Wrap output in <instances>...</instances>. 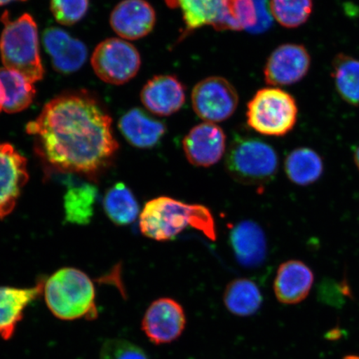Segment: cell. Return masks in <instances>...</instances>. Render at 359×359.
I'll use <instances>...</instances> for the list:
<instances>
[{
    "instance_id": "6da1fadb",
    "label": "cell",
    "mask_w": 359,
    "mask_h": 359,
    "mask_svg": "<svg viewBox=\"0 0 359 359\" xmlns=\"http://www.w3.org/2000/svg\"><path fill=\"white\" fill-rule=\"evenodd\" d=\"M26 131L34 137L38 154L53 168L89 177L110 164L119 147L110 116L87 94L55 97Z\"/></svg>"
},
{
    "instance_id": "7a4b0ae2",
    "label": "cell",
    "mask_w": 359,
    "mask_h": 359,
    "mask_svg": "<svg viewBox=\"0 0 359 359\" xmlns=\"http://www.w3.org/2000/svg\"><path fill=\"white\" fill-rule=\"evenodd\" d=\"M188 227L201 231L210 240L217 239L212 213L204 205L161 196L148 201L140 215L141 231L151 240H172Z\"/></svg>"
},
{
    "instance_id": "3957f363",
    "label": "cell",
    "mask_w": 359,
    "mask_h": 359,
    "mask_svg": "<svg viewBox=\"0 0 359 359\" xmlns=\"http://www.w3.org/2000/svg\"><path fill=\"white\" fill-rule=\"evenodd\" d=\"M43 294L48 309L60 320H95L97 317L95 288L79 269L64 268L53 273L44 284Z\"/></svg>"
},
{
    "instance_id": "277c9868",
    "label": "cell",
    "mask_w": 359,
    "mask_h": 359,
    "mask_svg": "<svg viewBox=\"0 0 359 359\" xmlns=\"http://www.w3.org/2000/svg\"><path fill=\"white\" fill-rule=\"evenodd\" d=\"M0 20L4 25L0 38V55L4 67L18 72L33 83L44 75L39 55L38 29L32 16L25 13L12 21L7 11Z\"/></svg>"
},
{
    "instance_id": "5b68a950",
    "label": "cell",
    "mask_w": 359,
    "mask_h": 359,
    "mask_svg": "<svg viewBox=\"0 0 359 359\" xmlns=\"http://www.w3.org/2000/svg\"><path fill=\"white\" fill-rule=\"evenodd\" d=\"M247 123L262 135L282 137L294 128L298 107L290 93L279 88L259 90L247 107Z\"/></svg>"
},
{
    "instance_id": "8992f818",
    "label": "cell",
    "mask_w": 359,
    "mask_h": 359,
    "mask_svg": "<svg viewBox=\"0 0 359 359\" xmlns=\"http://www.w3.org/2000/svg\"><path fill=\"white\" fill-rule=\"evenodd\" d=\"M278 168L276 151L259 139H236L226 156L227 172L236 181L246 185H262L271 182Z\"/></svg>"
},
{
    "instance_id": "52a82bcc",
    "label": "cell",
    "mask_w": 359,
    "mask_h": 359,
    "mask_svg": "<svg viewBox=\"0 0 359 359\" xmlns=\"http://www.w3.org/2000/svg\"><path fill=\"white\" fill-rule=\"evenodd\" d=\"M241 0H165V4L181 12L185 29L182 38L205 26L217 31H241L238 8Z\"/></svg>"
},
{
    "instance_id": "ba28073f",
    "label": "cell",
    "mask_w": 359,
    "mask_h": 359,
    "mask_svg": "<svg viewBox=\"0 0 359 359\" xmlns=\"http://www.w3.org/2000/svg\"><path fill=\"white\" fill-rule=\"evenodd\" d=\"M93 69L103 82L121 85L128 83L141 67V56L132 43L109 39L97 45L91 58Z\"/></svg>"
},
{
    "instance_id": "9c48e42d",
    "label": "cell",
    "mask_w": 359,
    "mask_h": 359,
    "mask_svg": "<svg viewBox=\"0 0 359 359\" xmlns=\"http://www.w3.org/2000/svg\"><path fill=\"white\" fill-rule=\"evenodd\" d=\"M193 110L208 123H221L235 114L239 103L236 89L222 77H209L197 83L191 93Z\"/></svg>"
},
{
    "instance_id": "30bf717a",
    "label": "cell",
    "mask_w": 359,
    "mask_h": 359,
    "mask_svg": "<svg viewBox=\"0 0 359 359\" xmlns=\"http://www.w3.org/2000/svg\"><path fill=\"white\" fill-rule=\"evenodd\" d=\"M311 58L303 45H280L269 57L264 69L269 86H287L299 82L308 74Z\"/></svg>"
},
{
    "instance_id": "8fae6325",
    "label": "cell",
    "mask_w": 359,
    "mask_h": 359,
    "mask_svg": "<svg viewBox=\"0 0 359 359\" xmlns=\"http://www.w3.org/2000/svg\"><path fill=\"white\" fill-rule=\"evenodd\" d=\"M186 322L181 304L172 299L161 298L147 309L142 327L151 343L164 344L173 342L182 335Z\"/></svg>"
},
{
    "instance_id": "7c38bea8",
    "label": "cell",
    "mask_w": 359,
    "mask_h": 359,
    "mask_svg": "<svg viewBox=\"0 0 359 359\" xmlns=\"http://www.w3.org/2000/svg\"><path fill=\"white\" fill-rule=\"evenodd\" d=\"M29 181L27 159L8 143L0 144V219L10 215Z\"/></svg>"
},
{
    "instance_id": "4fadbf2b",
    "label": "cell",
    "mask_w": 359,
    "mask_h": 359,
    "mask_svg": "<svg viewBox=\"0 0 359 359\" xmlns=\"http://www.w3.org/2000/svg\"><path fill=\"white\" fill-rule=\"evenodd\" d=\"M226 137L217 124L205 122L191 128L182 142L188 161L199 168L217 164L226 151Z\"/></svg>"
},
{
    "instance_id": "5bb4252c",
    "label": "cell",
    "mask_w": 359,
    "mask_h": 359,
    "mask_svg": "<svg viewBox=\"0 0 359 359\" xmlns=\"http://www.w3.org/2000/svg\"><path fill=\"white\" fill-rule=\"evenodd\" d=\"M156 12L146 0H123L112 11L110 22L112 29L121 38L137 40L154 30Z\"/></svg>"
},
{
    "instance_id": "9a60e30c",
    "label": "cell",
    "mask_w": 359,
    "mask_h": 359,
    "mask_svg": "<svg viewBox=\"0 0 359 359\" xmlns=\"http://www.w3.org/2000/svg\"><path fill=\"white\" fill-rule=\"evenodd\" d=\"M141 100L151 114L168 116L182 109L186 102V89L175 76L158 75L142 88Z\"/></svg>"
},
{
    "instance_id": "2e32d148",
    "label": "cell",
    "mask_w": 359,
    "mask_h": 359,
    "mask_svg": "<svg viewBox=\"0 0 359 359\" xmlns=\"http://www.w3.org/2000/svg\"><path fill=\"white\" fill-rule=\"evenodd\" d=\"M43 42L51 57L53 67L58 73H74L86 62L88 49L85 44L72 38L65 30L57 28L45 30Z\"/></svg>"
},
{
    "instance_id": "e0dca14e",
    "label": "cell",
    "mask_w": 359,
    "mask_h": 359,
    "mask_svg": "<svg viewBox=\"0 0 359 359\" xmlns=\"http://www.w3.org/2000/svg\"><path fill=\"white\" fill-rule=\"evenodd\" d=\"M311 269L299 260H289L278 269L273 290L282 304H295L306 299L313 284Z\"/></svg>"
},
{
    "instance_id": "ac0fdd59",
    "label": "cell",
    "mask_w": 359,
    "mask_h": 359,
    "mask_svg": "<svg viewBox=\"0 0 359 359\" xmlns=\"http://www.w3.org/2000/svg\"><path fill=\"white\" fill-rule=\"evenodd\" d=\"M230 242L236 257L242 266L257 268L266 258V238L257 223L244 221L233 227Z\"/></svg>"
},
{
    "instance_id": "d6986e66",
    "label": "cell",
    "mask_w": 359,
    "mask_h": 359,
    "mask_svg": "<svg viewBox=\"0 0 359 359\" xmlns=\"http://www.w3.org/2000/svg\"><path fill=\"white\" fill-rule=\"evenodd\" d=\"M44 283L33 288L19 289L0 286V337L12 338L17 325L24 316L25 309L43 292Z\"/></svg>"
},
{
    "instance_id": "ffe728a7",
    "label": "cell",
    "mask_w": 359,
    "mask_h": 359,
    "mask_svg": "<svg viewBox=\"0 0 359 359\" xmlns=\"http://www.w3.org/2000/svg\"><path fill=\"white\" fill-rule=\"evenodd\" d=\"M118 128L133 147L148 149L159 144L167 128L163 122L152 118L144 111L133 109L120 119Z\"/></svg>"
},
{
    "instance_id": "44dd1931",
    "label": "cell",
    "mask_w": 359,
    "mask_h": 359,
    "mask_svg": "<svg viewBox=\"0 0 359 359\" xmlns=\"http://www.w3.org/2000/svg\"><path fill=\"white\" fill-rule=\"evenodd\" d=\"M32 82L18 72L0 69V107L8 114L24 111L33 102L36 90Z\"/></svg>"
},
{
    "instance_id": "7402d4cb",
    "label": "cell",
    "mask_w": 359,
    "mask_h": 359,
    "mask_svg": "<svg viewBox=\"0 0 359 359\" xmlns=\"http://www.w3.org/2000/svg\"><path fill=\"white\" fill-rule=\"evenodd\" d=\"M285 170L292 182L306 187L321 177L324 172V163L316 151L311 148L300 147L287 156Z\"/></svg>"
},
{
    "instance_id": "603a6c76",
    "label": "cell",
    "mask_w": 359,
    "mask_h": 359,
    "mask_svg": "<svg viewBox=\"0 0 359 359\" xmlns=\"http://www.w3.org/2000/svg\"><path fill=\"white\" fill-rule=\"evenodd\" d=\"M223 300L228 311L237 316L248 317L259 311L263 297L255 282L237 279L226 286Z\"/></svg>"
},
{
    "instance_id": "cb8c5ba5",
    "label": "cell",
    "mask_w": 359,
    "mask_h": 359,
    "mask_svg": "<svg viewBox=\"0 0 359 359\" xmlns=\"http://www.w3.org/2000/svg\"><path fill=\"white\" fill-rule=\"evenodd\" d=\"M103 205L107 217L118 226H127L133 223L140 212L132 191L120 182L107 192Z\"/></svg>"
},
{
    "instance_id": "d4e9b609",
    "label": "cell",
    "mask_w": 359,
    "mask_h": 359,
    "mask_svg": "<svg viewBox=\"0 0 359 359\" xmlns=\"http://www.w3.org/2000/svg\"><path fill=\"white\" fill-rule=\"evenodd\" d=\"M332 77L337 91L349 104L359 105V60L340 53L333 62Z\"/></svg>"
},
{
    "instance_id": "484cf974",
    "label": "cell",
    "mask_w": 359,
    "mask_h": 359,
    "mask_svg": "<svg viewBox=\"0 0 359 359\" xmlns=\"http://www.w3.org/2000/svg\"><path fill=\"white\" fill-rule=\"evenodd\" d=\"M97 191L95 187L84 183L69 188L65 196V210L67 222L87 224L91 221Z\"/></svg>"
},
{
    "instance_id": "4316f807",
    "label": "cell",
    "mask_w": 359,
    "mask_h": 359,
    "mask_svg": "<svg viewBox=\"0 0 359 359\" xmlns=\"http://www.w3.org/2000/svg\"><path fill=\"white\" fill-rule=\"evenodd\" d=\"M269 8L273 19L285 28L302 26L311 17L312 0H271Z\"/></svg>"
},
{
    "instance_id": "83f0119b",
    "label": "cell",
    "mask_w": 359,
    "mask_h": 359,
    "mask_svg": "<svg viewBox=\"0 0 359 359\" xmlns=\"http://www.w3.org/2000/svg\"><path fill=\"white\" fill-rule=\"evenodd\" d=\"M50 8L60 24L73 25L86 15L88 0H51Z\"/></svg>"
},
{
    "instance_id": "f1b7e54d",
    "label": "cell",
    "mask_w": 359,
    "mask_h": 359,
    "mask_svg": "<svg viewBox=\"0 0 359 359\" xmlns=\"http://www.w3.org/2000/svg\"><path fill=\"white\" fill-rule=\"evenodd\" d=\"M100 359H149L144 350L122 339H107L100 350Z\"/></svg>"
},
{
    "instance_id": "f546056e",
    "label": "cell",
    "mask_w": 359,
    "mask_h": 359,
    "mask_svg": "<svg viewBox=\"0 0 359 359\" xmlns=\"http://www.w3.org/2000/svg\"><path fill=\"white\" fill-rule=\"evenodd\" d=\"M354 161H355L357 168L359 170V147L357 148L355 152H354Z\"/></svg>"
},
{
    "instance_id": "4dcf8cb0",
    "label": "cell",
    "mask_w": 359,
    "mask_h": 359,
    "mask_svg": "<svg viewBox=\"0 0 359 359\" xmlns=\"http://www.w3.org/2000/svg\"><path fill=\"white\" fill-rule=\"evenodd\" d=\"M13 1H25V0H0V6H6Z\"/></svg>"
},
{
    "instance_id": "1f68e13d",
    "label": "cell",
    "mask_w": 359,
    "mask_h": 359,
    "mask_svg": "<svg viewBox=\"0 0 359 359\" xmlns=\"http://www.w3.org/2000/svg\"><path fill=\"white\" fill-rule=\"evenodd\" d=\"M1 110H2V109H1V107H0V111H1Z\"/></svg>"
}]
</instances>
